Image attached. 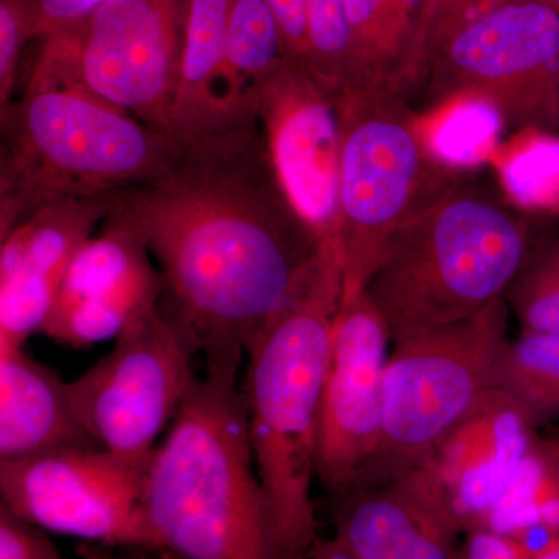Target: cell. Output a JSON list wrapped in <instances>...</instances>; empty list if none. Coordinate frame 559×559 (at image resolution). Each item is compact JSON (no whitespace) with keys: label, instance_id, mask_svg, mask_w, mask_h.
Listing matches in <instances>:
<instances>
[{"label":"cell","instance_id":"cell-18","mask_svg":"<svg viewBox=\"0 0 559 559\" xmlns=\"http://www.w3.org/2000/svg\"><path fill=\"white\" fill-rule=\"evenodd\" d=\"M102 448L84 428L68 382L28 358L0 348V462Z\"/></svg>","mask_w":559,"mask_h":559},{"label":"cell","instance_id":"cell-9","mask_svg":"<svg viewBox=\"0 0 559 559\" xmlns=\"http://www.w3.org/2000/svg\"><path fill=\"white\" fill-rule=\"evenodd\" d=\"M426 109L474 94L498 105L510 130L559 131V11L511 0L460 31L430 61Z\"/></svg>","mask_w":559,"mask_h":559},{"label":"cell","instance_id":"cell-15","mask_svg":"<svg viewBox=\"0 0 559 559\" xmlns=\"http://www.w3.org/2000/svg\"><path fill=\"white\" fill-rule=\"evenodd\" d=\"M164 296L148 249L105 219L70 261L40 333L66 347L90 348L116 340Z\"/></svg>","mask_w":559,"mask_h":559},{"label":"cell","instance_id":"cell-6","mask_svg":"<svg viewBox=\"0 0 559 559\" xmlns=\"http://www.w3.org/2000/svg\"><path fill=\"white\" fill-rule=\"evenodd\" d=\"M509 316L506 297H499L469 318L393 342L380 437L348 495L380 487L429 462L443 437L491 388L509 342Z\"/></svg>","mask_w":559,"mask_h":559},{"label":"cell","instance_id":"cell-5","mask_svg":"<svg viewBox=\"0 0 559 559\" xmlns=\"http://www.w3.org/2000/svg\"><path fill=\"white\" fill-rule=\"evenodd\" d=\"M342 290V285L316 290L272 320L246 352L241 392L274 559L305 558L319 539L311 488Z\"/></svg>","mask_w":559,"mask_h":559},{"label":"cell","instance_id":"cell-28","mask_svg":"<svg viewBox=\"0 0 559 559\" xmlns=\"http://www.w3.org/2000/svg\"><path fill=\"white\" fill-rule=\"evenodd\" d=\"M509 2L511 0H428L423 20V73L419 83L433 57L460 31Z\"/></svg>","mask_w":559,"mask_h":559},{"label":"cell","instance_id":"cell-31","mask_svg":"<svg viewBox=\"0 0 559 559\" xmlns=\"http://www.w3.org/2000/svg\"><path fill=\"white\" fill-rule=\"evenodd\" d=\"M35 39L76 27L112 0H25Z\"/></svg>","mask_w":559,"mask_h":559},{"label":"cell","instance_id":"cell-11","mask_svg":"<svg viewBox=\"0 0 559 559\" xmlns=\"http://www.w3.org/2000/svg\"><path fill=\"white\" fill-rule=\"evenodd\" d=\"M151 454L128 457L92 448L0 462V496L47 532L156 550L159 543L143 506Z\"/></svg>","mask_w":559,"mask_h":559},{"label":"cell","instance_id":"cell-13","mask_svg":"<svg viewBox=\"0 0 559 559\" xmlns=\"http://www.w3.org/2000/svg\"><path fill=\"white\" fill-rule=\"evenodd\" d=\"M390 337L380 312L360 293L342 304L320 401L316 477L334 502L348 495L381 429Z\"/></svg>","mask_w":559,"mask_h":559},{"label":"cell","instance_id":"cell-7","mask_svg":"<svg viewBox=\"0 0 559 559\" xmlns=\"http://www.w3.org/2000/svg\"><path fill=\"white\" fill-rule=\"evenodd\" d=\"M334 102L341 128L342 305L362 293L390 231L439 201L463 173L432 159L418 112L401 95L345 87Z\"/></svg>","mask_w":559,"mask_h":559},{"label":"cell","instance_id":"cell-20","mask_svg":"<svg viewBox=\"0 0 559 559\" xmlns=\"http://www.w3.org/2000/svg\"><path fill=\"white\" fill-rule=\"evenodd\" d=\"M229 9L230 0H187L178 91L171 112L176 146L248 116L230 114L223 97Z\"/></svg>","mask_w":559,"mask_h":559},{"label":"cell","instance_id":"cell-21","mask_svg":"<svg viewBox=\"0 0 559 559\" xmlns=\"http://www.w3.org/2000/svg\"><path fill=\"white\" fill-rule=\"evenodd\" d=\"M289 57L277 17L264 0H230L223 97L230 114L257 110V90Z\"/></svg>","mask_w":559,"mask_h":559},{"label":"cell","instance_id":"cell-3","mask_svg":"<svg viewBox=\"0 0 559 559\" xmlns=\"http://www.w3.org/2000/svg\"><path fill=\"white\" fill-rule=\"evenodd\" d=\"M533 240L527 213L460 179L390 231L362 293L392 342L407 340L469 318L503 297Z\"/></svg>","mask_w":559,"mask_h":559},{"label":"cell","instance_id":"cell-8","mask_svg":"<svg viewBox=\"0 0 559 559\" xmlns=\"http://www.w3.org/2000/svg\"><path fill=\"white\" fill-rule=\"evenodd\" d=\"M187 0H112L39 40L33 66L79 84L171 139Z\"/></svg>","mask_w":559,"mask_h":559},{"label":"cell","instance_id":"cell-32","mask_svg":"<svg viewBox=\"0 0 559 559\" xmlns=\"http://www.w3.org/2000/svg\"><path fill=\"white\" fill-rule=\"evenodd\" d=\"M457 559H533V555L518 536L474 528L463 535Z\"/></svg>","mask_w":559,"mask_h":559},{"label":"cell","instance_id":"cell-16","mask_svg":"<svg viewBox=\"0 0 559 559\" xmlns=\"http://www.w3.org/2000/svg\"><path fill=\"white\" fill-rule=\"evenodd\" d=\"M109 212V193L55 201L0 238V348L40 333L70 261Z\"/></svg>","mask_w":559,"mask_h":559},{"label":"cell","instance_id":"cell-14","mask_svg":"<svg viewBox=\"0 0 559 559\" xmlns=\"http://www.w3.org/2000/svg\"><path fill=\"white\" fill-rule=\"evenodd\" d=\"M336 533L312 559H457L465 527L429 463L334 502Z\"/></svg>","mask_w":559,"mask_h":559},{"label":"cell","instance_id":"cell-24","mask_svg":"<svg viewBox=\"0 0 559 559\" xmlns=\"http://www.w3.org/2000/svg\"><path fill=\"white\" fill-rule=\"evenodd\" d=\"M538 525L559 528V440L539 433L480 528L513 535Z\"/></svg>","mask_w":559,"mask_h":559},{"label":"cell","instance_id":"cell-26","mask_svg":"<svg viewBox=\"0 0 559 559\" xmlns=\"http://www.w3.org/2000/svg\"><path fill=\"white\" fill-rule=\"evenodd\" d=\"M527 333H559V234L539 235L503 294Z\"/></svg>","mask_w":559,"mask_h":559},{"label":"cell","instance_id":"cell-17","mask_svg":"<svg viewBox=\"0 0 559 559\" xmlns=\"http://www.w3.org/2000/svg\"><path fill=\"white\" fill-rule=\"evenodd\" d=\"M538 428L503 390L489 388L440 441L429 465L465 533L480 528L520 469Z\"/></svg>","mask_w":559,"mask_h":559},{"label":"cell","instance_id":"cell-12","mask_svg":"<svg viewBox=\"0 0 559 559\" xmlns=\"http://www.w3.org/2000/svg\"><path fill=\"white\" fill-rule=\"evenodd\" d=\"M257 117L289 201L341 259V128L333 95L288 57L257 90Z\"/></svg>","mask_w":559,"mask_h":559},{"label":"cell","instance_id":"cell-1","mask_svg":"<svg viewBox=\"0 0 559 559\" xmlns=\"http://www.w3.org/2000/svg\"><path fill=\"white\" fill-rule=\"evenodd\" d=\"M106 221L153 257L164 301L205 359L237 358L342 261L289 201L255 114L178 146L167 170L110 191Z\"/></svg>","mask_w":559,"mask_h":559},{"label":"cell","instance_id":"cell-2","mask_svg":"<svg viewBox=\"0 0 559 559\" xmlns=\"http://www.w3.org/2000/svg\"><path fill=\"white\" fill-rule=\"evenodd\" d=\"M242 359H205L170 430L151 454L143 506L159 549L189 559H274L266 498L248 409Z\"/></svg>","mask_w":559,"mask_h":559},{"label":"cell","instance_id":"cell-10","mask_svg":"<svg viewBox=\"0 0 559 559\" xmlns=\"http://www.w3.org/2000/svg\"><path fill=\"white\" fill-rule=\"evenodd\" d=\"M197 344L165 301L132 320L112 349L68 382L84 428L105 450L145 457L193 380Z\"/></svg>","mask_w":559,"mask_h":559},{"label":"cell","instance_id":"cell-25","mask_svg":"<svg viewBox=\"0 0 559 559\" xmlns=\"http://www.w3.org/2000/svg\"><path fill=\"white\" fill-rule=\"evenodd\" d=\"M503 197L527 215H559V131L518 132L496 154Z\"/></svg>","mask_w":559,"mask_h":559},{"label":"cell","instance_id":"cell-23","mask_svg":"<svg viewBox=\"0 0 559 559\" xmlns=\"http://www.w3.org/2000/svg\"><path fill=\"white\" fill-rule=\"evenodd\" d=\"M491 388L503 390L540 428L559 418V333H527L507 342Z\"/></svg>","mask_w":559,"mask_h":559},{"label":"cell","instance_id":"cell-22","mask_svg":"<svg viewBox=\"0 0 559 559\" xmlns=\"http://www.w3.org/2000/svg\"><path fill=\"white\" fill-rule=\"evenodd\" d=\"M418 120L432 159L454 173L495 159L509 128L498 105L474 94L457 95L426 109Z\"/></svg>","mask_w":559,"mask_h":559},{"label":"cell","instance_id":"cell-4","mask_svg":"<svg viewBox=\"0 0 559 559\" xmlns=\"http://www.w3.org/2000/svg\"><path fill=\"white\" fill-rule=\"evenodd\" d=\"M0 127V238L51 202L148 182L178 150L127 110L33 64Z\"/></svg>","mask_w":559,"mask_h":559},{"label":"cell","instance_id":"cell-27","mask_svg":"<svg viewBox=\"0 0 559 559\" xmlns=\"http://www.w3.org/2000/svg\"><path fill=\"white\" fill-rule=\"evenodd\" d=\"M308 17L307 68L333 97L348 79L349 31L345 0H305Z\"/></svg>","mask_w":559,"mask_h":559},{"label":"cell","instance_id":"cell-35","mask_svg":"<svg viewBox=\"0 0 559 559\" xmlns=\"http://www.w3.org/2000/svg\"><path fill=\"white\" fill-rule=\"evenodd\" d=\"M557 439L559 440V436L557 437Z\"/></svg>","mask_w":559,"mask_h":559},{"label":"cell","instance_id":"cell-33","mask_svg":"<svg viewBox=\"0 0 559 559\" xmlns=\"http://www.w3.org/2000/svg\"><path fill=\"white\" fill-rule=\"evenodd\" d=\"M264 3L277 17L289 57L307 66L308 17L305 0H264Z\"/></svg>","mask_w":559,"mask_h":559},{"label":"cell","instance_id":"cell-30","mask_svg":"<svg viewBox=\"0 0 559 559\" xmlns=\"http://www.w3.org/2000/svg\"><path fill=\"white\" fill-rule=\"evenodd\" d=\"M47 530L0 503V559L61 558Z\"/></svg>","mask_w":559,"mask_h":559},{"label":"cell","instance_id":"cell-34","mask_svg":"<svg viewBox=\"0 0 559 559\" xmlns=\"http://www.w3.org/2000/svg\"><path fill=\"white\" fill-rule=\"evenodd\" d=\"M544 2L550 3L554 9H557L559 11V0H544Z\"/></svg>","mask_w":559,"mask_h":559},{"label":"cell","instance_id":"cell-19","mask_svg":"<svg viewBox=\"0 0 559 559\" xmlns=\"http://www.w3.org/2000/svg\"><path fill=\"white\" fill-rule=\"evenodd\" d=\"M426 3L428 0H345L349 64L342 90L388 92L404 98L415 91L423 73Z\"/></svg>","mask_w":559,"mask_h":559},{"label":"cell","instance_id":"cell-29","mask_svg":"<svg viewBox=\"0 0 559 559\" xmlns=\"http://www.w3.org/2000/svg\"><path fill=\"white\" fill-rule=\"evenodd\" d=\"M35 39L25 0H0V110L14 97L22 51Z\"/></svg>","mask_w":559,"mask_h":559}]
</instances>
